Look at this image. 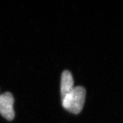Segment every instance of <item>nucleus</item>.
<instances>
[{
	"instance_id": "3",
	"label": "nucleus",
	"mask_w": 123,
	"mask_h": 123,
	"mask_svg": "<svg viewBox=\"0 0 123 123\" xmlns=\"http://www.w3.org/2000/svg\"><path fill=\"white\" fill-rule=\"evenodd\" d=\"M74 79L71 72L65 70L62 73L61 76V93L62 99L71 91L74 88Z\"/></svg>"
},
{
	"instance_id": "2",
	"label": "nucleus",
	"mask_w": 123,
	"mask_h": 123,
	"mask_svg": "<svg viewBox=\"0 0 123 123\" xmlns=\"http://www.w3.org/2000/svg\"><path fill=\"white\" fill-rule=\"evenodd\" d=\"M14 102V98L10 92L0 95V114L9 121L13 120L15 116Z\"/></svg>"
},
{
	"instance_id": "1",
	"label": "nucleus",
	"mask_w": 123,
	"mask_h": 123,
	"mask_svg": "<svg viewBox=\"0 0 123 123\" xmlns=\"http://www.w3.org/2000/svg\"><path fill=\"white\" fill-rule=\"evenodd\" d=\"M86 95V90L84 87H74L70 93L62 99L63 107L71 113L78 114L83 108Z\"/></svg>"
}]
</instances>
